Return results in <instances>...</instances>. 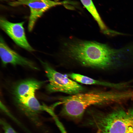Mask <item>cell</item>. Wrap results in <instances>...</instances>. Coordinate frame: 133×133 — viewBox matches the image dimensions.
Here are the masks:
<instances>
[{
    "label": "cell",
    "instance_id": "obj_12",
    "mask_svg": "<svg viewBox=\"0 0 133 133\" xmlns=\"http://www.w3.org/2000/svg\"><path fill=\"white\" fill-rule=\"evenodd\" d=\"M1 0V1H8V0Z\"/></svg>",
    "mask_w": 133,
    "mask_h": 133
},
{
    "label": "cell",
    "instance_id": "obj_4",
    "mask_svg": "<svg viewBox=\"0 0 133 133\" xmlns=\"http://www.w3.org/2000/svg\"><path fill=\"white\" fill-rule=\"evenodd\" d=\"M49 82L47 88L50 92H61L73 95L82 93L84 88L66 75L54 70L47 63L42 62Z\"/></svg>",
    "mask_w": 133,
    "mask_h": 133
},
{
    "label": "cell",
    "instance_id": "obj_1",
    "mask_svg": "<svg viewBox=\"0 0 133 133\" xmlns=\"http://www.w3.org/2000/svg\"><path fill=\"white\" fill-rule=\"evenodd\" d=\"M66 52L82 65L103 69L118 67L122 58L121 49L95 42L79 41L68 44Z\"/></svg>",
    "mask_w": 133,
    "mask_h": 133
},
{
    "label": "cell",
    "instance_id": "obj_5",
    "mask_svg": "<svg viewBox=\"0 0 133 133\" xmlns=\"http://www.w3.org/2000/svg\"><path fill=\"white\" fill-rule=\"evenodd\" d=\"M69 3L66 1H56L51 0H16L9 3L13 7L22 5L28 6L30 10L28 26L30 32L33 29L37 20L50 8L57 6Z\"/></svg>",
    "mask_w": 133,
    "mask_h": 133
},
{
    "label": "cell",
    "instance_id": "obj_13",
    "mask_svg": "<svg viewBox=\"0 0 133 133\" xmlns=\"http://www.w3.org/2000/svg\"></svg>",
    "mask_w": 133,
    "mask_h": 133
},
{
    "label": "cell",
    "instance_id": "obj_2",
    "mask_svg": "<svg viewBox=\"0 0 133 133\" xmlns=\"http://www.w3.org/2000/svg\"><path fill=\"white\" fill-rule=\"evenodd\" d=\"M122 91H94L80 93L62 98L61 115L76 122L82 119L85 110L90 106L122 102Z\"/></svg>",
    "mask_w": 133,
    "mask_h": 133
},
{
    "label": "cell",
    "instance_id": "obj_11",
    "mask_svg": "<svg viewBox=\"0 0 133 133\" xmlns=\"http://www.w3.org/2000/svg\"><path fill=\"white\" fill-rule=\"evenodd\" d=\"M0 124L4 131V133H17L14 129L5 120L0 119Z\"/></svg>",
    "mask_w": 133,
    "mask_h": 133
},
{
    "label": "cell",
    "instance_id": "obj_10",
    "mask_svg": "<svg viewBox=\"0 0 133 133\" xmlns=\"http://www.w3.org/2000/svg\"><path fill=\"white\" fill-rule=\"evenodd\" d=\"M82 3L97 21L103 32L109 34L112 30L106 27L102 20L92 0H80Z\"/></svg>",
    "mask_w": 133,
    "mask_h": 133
},
{
    "label": "cell",
    "instance_id": "obj_3",
    "mask_svg": "<svg viewBox=\"0 0 133 133\" xmlns=\"http://www.w3.org/2000/svg\"><path fill=\"white\" fill-rule=\"evenodd\" d=\"M86 124L98 133H133V107L118 108L106 113L91 111Z\"/></svg>",
    "mask_w": 133,
    "mask_h": 133
},
{
    "label": "cell",
    "instance_id": "obj_6",
    "mask_svg": "<svg viewBox=\"0 0 133 133\" xmlns=\"http://www.w3.org/2000/svg\"><path fill=\"white\" fill-rule=\"evenodd\" d=\"M24 22L17 23L11 22L3 17L0 20V27L3 31L19 46L29 51L34 50L29 43L23 27Z\"/></svg>",
    "mask_w": 133,
    "mask_h": 133
},
{
    "label": "cell",
    "instance_id": "obj_8",
    "mask_svg": "<svg viewBox=\"0 0 133 133\" xmlns=\"http://www.w3.org/2000/svg\"><path fill=\"white\" fill-rule=\"evenodd\" d=\"M44 82L32 79L22 81L14 88L13 93L15 101L35 94L36 91L41 87Z\"/></svg>",
    "mask_w": 133,
    "mask_h": 133
},
{
    "label": "cell",
    "instance_id": "obj_9",
    "mask_svg": "<svg viewBox=\"0 0 133 133\" xmlns=\"http://www.w3.org/2000/svg\"><path fill=\"white\" fill-rule=\"evenodd\" d=\"M68 76L75 81L85 84L99 85L118 89L124 87L123 83H115L99 81L77 73H72L68 74Z\"/></svg>",
    "mask_w": 133,
    "mask_h": 133
},
{
    "label": "cell",
    "instance_id": "obj_7",
    "mask_svg": "<svg viewBox=\"0 0 133 133\" xmlns=\"http://www.w3.org/2000/svg\"><path fill=\"white\" fill-rule=\"evenodd\" d=\"M0 56L4 65L10 64L14 66L20 65L33 69H38L33 62L10 48L1 36L0 39Z\"/></svg>",
    "mask_w": 133,
    "mask_h": 133
}]
</instances>
